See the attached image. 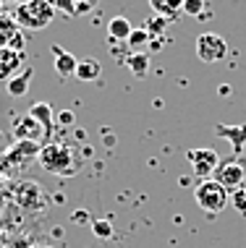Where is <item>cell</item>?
Returning a JSON list of instances; mask_svg holds the SVG:
<instances>
[{
	"instance_id": "15",
	"label": "cell",
	"mask_w": 246,
	"mask_h": 248,
	"mask_svg": "<svg viewBox=\"0 0 246 248\" xmlns=\"http://www.w3.org/2000/svg\"><path fill=\"white\" fill-rule=\"evenodd\" d=\"M39 149H42V146H39L37 141H18L16 146H11V149H8L5 159H8V162H18V159L26 162L32 154H39Z\"/></svg>"
},
{
	"instance_id": "22",
	"label": "cell",
	"mask_w": 246,
	"mask_h": 248,
	"mask_svg": "<svg viewBox=\"0 0 246 248\" xmlns=\"http://www.w3.org/2000/svg\"><path fill=\"white\" fill-rule=\"evenodd\" d=\"M144 29L149 31V37H163L165 34V29H168V18H163V16H152L147 24H144Z\"/></svg>"
},
{
	"instance_id": "10",
	"label": "cell",
	"mask_w": 246,
	"mask_h": 248,
	"mask_svg": "<svg viewBox=\"0 0 246 248\" xmlns=\"http://www.w3.org/2000/svg\"><path fill=\"white\" fill-rule=\"evenodd\" d=\"M215 131H217V136H220V139H225V141L233 144L236 157H241V154H244V144H246V123H241V125H225V123H217V125H215Z\"/></svg>"
},
{
	"instance_id": "12",
	"label": "cell",
	"mask_w": 246,
	"mask_h": 248,
	"mask_svg": "<svg viewBox=\"0 0 246 248\" xmlns=\"http://www.w3.org/2000/svg\"><path fill=\"white\" fill-rule=\"evenodd\" d=\"M24 58H26L24 52H16L11 47H0V78H11L13 71L21 68Z\"/></svg>"
},
{
	"instance_id": "26",
	"label": "cell",
	"mask_w": 246,
	"mask_h": 248,
	"mask_svg": "<svg viewBox=\"0 0 246 248\" xmlns=\"http://www.w3.org/2000/svg\"><path fill=\"white\" fill-rule=\"evenodd\" d=\"M230 199H233L236 209L241 212V214H246V191H236V193H233V196H230Z\"/></svg>"
},
{
	"instance_id": "31",
	"label": "cell",
	"mask_w": 246,
	"mask_h": 248,
	"mask_svg": "<svg viewBox=\"0 0 246 248\" xmlns=\"http://www.w3.org/2000/svg\"><path fill=\"white\" fill-rule=\"evenodd\" d=\"M5 5H21V0H3Z\"/></svg>"
},
{
	"instance_id": "27",
	"label": "cell",
	"mask_w": 246,
	"mask_h": 248,
	"mask_svg": "<svg viewBox=\"0 0 246 248\" xmlns=\"http://www.w3.org/2000/svg\"><path fill=\"white\" fill-rule=\"evenodd\" d=\"M58 123H61V125H71V123H74V112H71V110L58 112Z\"/></svg>"
},
{
	"instance_id": "18",
	"label": "cell",
	"mask_w": 246,
	"mask_h": 248,
	"mask_svg": "<svg viewBox=\"0 0 246 248\" xmlns=\"http://www.w3.org/2000/svg\"><path fill=\"white\" fill-rule=\"evenodd\" d=\"M29 115L34 118L37 123L48 131V136H50V133H52V107L48 102H34L29 107Z\"/></svg>"
},
{
	"instance_id": "32",
	"label": "cell",
	"mask_w": 246,
	"mask_h": 248,
	"mask_svg": "<svg viewBox=\"0 0 246 248\" xmlns=\"http://www.w3.org/2000/svg\"><path fill=\"white\" fill-rule=\"evenodd\" d=\"M0 21H3V11H0Z\"/></svg>"
},
{
	"instance_id": "5",
	"label": "cell",
	"mask_w": 246,
	"mask_h": 248,
	"mask_svg": "<svg viewBox=\"0 0 246 248\" xmlns=\"http://www.w3.org/2000/svg\"><path fill=\"white\" fill-rule=\"evenodd\" d=\"M197 58L202 63H220L228 58V42L215 31H202L197 37Z\"/></svg>"
},
{
	"instance_id": "11",
	"label": "cell",
	"mask_w": 246,
	"mask_h": 248,
	"mask_svg": "<svg viewBox=\"0 0 246 248\" xmlns=\"http://www.w3.org/2000/svg\"><path fill=\"white\" fill-rule=\"evenodd\" d=\"M52 55H55V73L63 78L68 76H76V68H79V60L71 55V52H66L63 47H58V45H52Z\"/></svg>"
},
{
	"instance_id": "1",
	"label": "cell",
	"mask_w": 246,
	"mask_h": 248,
	"mask_svg": "<svg viewBox=\"0 0 246 248\" xmlns=\"http://www.w3.org/2000/svg\"><path fill=\"white\" fill-rule=\"evenodd\" d=\"M55 8L48 0H24L21 5H16V13H13V21L18 26L29 31H42L52 18H55Z\"/></svg>"
},
{
	"instance_id": "21",
	"label": "cell",
	"mask_w": 246,
	"mask_h": 248,
	"mask_svg": "<svg viewBox=\"0 0 246 248\" xmlns=\"http://www.w3.org/2000/svg\"><path fill=\"white\" fill-rule=\"evenodd\" d=\"M181 13H186V16H197V18H202L204 13H207V3H204V0H183Z\"/></svg>"
},
{
	"instance_id": "16",
	"label": "cell",
	"mask_w": 246,
	"mask_h": 248,
	"mask_svg": "<svg viewBox=\"0 0 246 248\" xmlns=\"http://www.w3.org/2000/svg\"><path fill=\"white\" fill-rule=\"evenodd\" d=\"M32 76H34V71H32V68H24L21 73L11 76V78H8V94H11V97H24L26 92H29Z\"/></svg>"
},
{
	"instance_id": "20",
	"label": "cell",
	"mask_w": 246,
	"mask_h": 248,
	"mask_svg": "<svg viewBox=\"0 0 246 248\" xmlns=\"http://www.w3.org/2000/svg\"><path fill=\"white\" fill-rule=\"evenodd\" d=\"M149 39H152L149 31L142 26V29H134V31H131V37L126 39V42H129L131 52H144V47H149Z\"/></svg>"
},
{
	"instance_id": "17",
	"label": "cell",
	"mask_w": 246,
	"mask_h": 248,
	"mask_svg": "<svg viewBox=\"0 0 246 248\" xmlns=\"http://www.w3.org/2000/svg\"><path fill=\"white\" fill-rule=\"evenodd\" d=\"M126 65H129V71L134 73L136 78H147V73H149V55H147V52H129V55H126Z\"/></svg>"
},
{
	"instance_id": "19",
	"label": "cell",
	"mask_w": 246,
	"mask_h": 248,
	"mask_svg": "<svg viewBox=\"0 0 246 248\" xmlns=\"http://www.w3.org/2000/svg\"><path fill=\"white\" fill-rule=\"evenodd\" d=\"M99 73H102V65H99L95 58L79 60V68H76V78H79V81H97Z\"/></svg>"
},
{
	"instance_id": "8",
	"label": "cell",
	"mask_w": 246,
	"mask_h": 248,
	"mask_svg": "<svg viewBox=\"0 0 246 248\" xmlns=\"http://www.w3.org/2000/svg\"><path fill=\"white\" fill-rule=\"evenodd\" d=\"M13 136H16L18 141H37L39 144L45 136H48V131H45L42 125H39L37 120L26 112L21 120H16V125H13Z\"/></svg>"
},
{
	"instance_id": "3",
	"label": "cell",
	"mask_w": 246,
	"mask_h": 248,
	"mask_svg": "<svg viewBox=\"0 0 246 248\" xmlns=\"http://www.w3.org/2000/svg\"><path fill=\"white\" fill-rule=\"evenodd\" d=\"M37 162L42 165V170L52 172V175H71L76 170L74 154L63 144H45L37 154Z\"/></svg>"
},
{
	"instance_id": "23",
	"label": "cell",
	"mask_w": 246,
	"mask_h": 248,
	"mask_svg": "<svg viewBox=\"0 0 246 248\" xmlns=\"http://www.w3.org/2000/svg\"><path fill=\"white\" fill-rule=\"evenodd\" d=\"M92 232L99 240H108V238H113V222L110 219H95L92 222Z\"/></svg>"
},
{
	"instance_id": "14",
	"label": "cell",
	"mask_w": 246,
	"mask_h": 248,
	"mask_svg": "<svg viewBox=\"0 0 246 248\" xmlns=\"http://www.w3.org/2000/svg\"><path fill=\"white\" fill-rule=\"evenodd\" d=\"M149 5H152V11H155V16L176 21L178 13H181V8H183V0H149Z\"/></svg>"
},
{
	"instance_id": "13",
	"label": "cell",
	"mask_w": 246,
	"mask_h": 248,
	"mask_svg": "<svg viewBox=\"0 0 246 248\" xmlns=\"http://www.w3.org/2000/svg\"><path fill=\"white\" fill-rule=\"evenodd\" d=\"M131 31H134V26L126 16H113L108 21V39H115V42H126V39L131 37Z\"/></svg>"
},
{
	"instance_id": "6",
	"label": "cell",
	"mask_w": 246,
	"mask_h": 248,
	"mask_svg": "<svg viewBox=\"0 0 246 248\" xmlns=\"http://www.w3.org/2000/svg\"><path fill=\"white\" fill-rule=\"evenodd\" d=\"M186 159H189L194 175L204 178V180H210V175H215V170L220 167V154L215 149H189Z\"/></svg>"
},
{
	"instance_id": "29",
	"label": "cell",
	"mask_w": 246,
	"mask_h": 248,
	"mask_svg": "<svg viewBox=\"0 0 246 248\" xmlns=\"http://www.w3.org/2000/svg\"><path fill=\"white\" fill-rule=\"evenodd\" d=\"M86 219H89V214H86V212H82V209L74 212V222H86Z\"/></svg>"
},
{
	"instance_id": "30",
	"label": "cell",
	"mask_w": 246,
	"mask_h": 248,
	"mask_svg": "<svg viewBox=\"0 0 246 248\" xmlns=\"http://www.w3.org/2000/svg\"><path fill=\"white\" fill-rule=\"evenodd\" d=\"M220 94H223V97H228V94H230V86H228V84H223V86H220Z\"/></svg>"
},
{
	"instance_id": "33",
	"label": "cell",
	"mask_w": 246,
	"mask_h": 248,
	"mask_svg": "<svg viewBox=\"0 0 246 248\" xmlns=\"http://www.w3.org/2000/svg\"><path fill=\"white\" fill-rule=\"evenodd\" d=\"M48 3H52V0H48Z\"/></svg>"
},
{
	"instance_id": "9",
	"label": "cell",
	"mask_w": 246,
	"mask_h": 248,
	"mask_svg": "<svg viewBox=\"0 0 246 248\" xmlns=\"http://www.w3.org/2000/svg\"><path fill=\"white\" fill-rule=\"evenodd\" d=\"M21 26H18L13 18L3 16L0 21V47H11V50H24V37H21Z\"/></svg>"
},
{
	"instance_id": "28",
	"label": "cell",
	"mask_w": 246,
	"mask_h": 248,
	"mask_svg": "<svg viewBox=\"0 0 246 248\" xmlns=\"http://www.w3.org/2000/svg\"><path fill=\"white\" fill-rule=\"evenodd\" d=\"M163 45H165L163 37H152V39H149V50H152V52H160Z\"/></svg>"
},
{
	"instance_id": "25",
	"label": "cell",
	"mask_w": 246,
	"mask_h": 248,
	"mask_svg": "<svg viewBox=\"0 0 246 248\" xmlns=\"http://www.w3.org/2000/svg\"><path fill=\"white\" fill-rule=\"evenodd\" d=\"M99 0H76V16H84V13L95 11Z\"/></svg>"
},
{
	"instance_id": "24",
	"label": "cell",
	"mask_w": 246,
	"mask_h": 248,
	"mask_svg": "<svg viewBox=\"0 0 246 248\" xmlns=\"http://www.w3.org/2000/svg\"><path fill=\"white\" fill-rule=\"evenodd\" d=\"M52 8L66 16H76V0H52Z\"/></svg>"
},
{
	"instance_id": "2",
	"label": "cell",
	"mask_w": 246,
	"mask_h": 248,
	"mask_svg": "<svg viewBox=\"0 0 246 248\" xmlns=\"http://www.w3.org/2000/svg\"><path fill=\"white\" fill-rule=\"evenodd\" d=\"M194 199H197V206H199V209L207 214L210 219H215L217 214H220V212L225 209V206H228L230 193L225 191L215 178H210V180H202V183L197 186Z\"/></svg>"
},
{
	"instance_id": "7",
	"label": "cell",
	"mask_w": 246,
	"mask_h": 248,
	"mask_svg": "<svg viewBox=\"0 0 246 248\" xmlns=\"http://www.w3.org/2000/svg\"><path fill=\"white\" fill-rule=\"evenodd\" d=\"M13 199H16V204H21L24 209L37 212L39 206L45 204V191L39 188L34 180H24V183L13 191Z\"/></svg>"
},
{
	"instance_id": "4",
	"label": "cell",
	"mask_w": 246,
	"mask_h": 248,
	"mask_svg": "<svg viewBox=\"0 0 246 248\" xmlns=\"http://www.w3.org/2000/svg\"><path fill=\"white\" fill-rule=\"evenodd\" d=\"M215 180L223 186L228 193L246 191V157H233L228 162H220V167L215 170Z\"/></svg>"
}]
</instances>
